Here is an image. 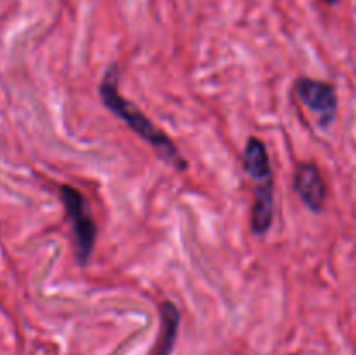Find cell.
Wrapping results in <instances>:
<instances>
[{
  "label": "cell",
  "mask_w": 356,
  "mask_h": 355,
  "mask_svg": "<svg viewBox=\"0 0 356 355\" xmlns=\"http://www.w3.org/2000/svg\"><path fill=\"white\" fill-rule=\"evenodd\" d=\"M118 68L117 65H111L110 68L104 73L103 80L99 84V97L103 101V104L106 106L108 111L115 115L117 118L124 120L127 124V127L132 132L139 136L145 143H148L153 150L156 152V155L162 160H165L167 164L174 167L176 171H186L188 162L181 152L177 150V146L174 145L172 139L162 131V129L156 127L134 103H131L129 100H125L120 93H118Z\"/></svg>",
  "instance_id": "1"
},
{
  "label": "cell",
  "mask_w": 356,
  "mask_h": 355,
  "mask_svg": "<svg viewBox=\"0 0 356 355\" xmlns=\"http://www.w3.org/2000/svg\"><path fill=\"white\" fill-rule=\"evenodd\" d=\"M243 171L254 188L250 209V230L254 235H264L275 219V178L266 145L252 136L243 150Z\"/></svg>",
  "instance_id": "2"
},
{
  "label": "cell",
  "mask_w": 356,
  "mask_h": 355,
  "mask_svg": "<svg viewBox=\"0 0 356 355\" xmlns=\"http://www.w3.org/2000/svg\"><path fill=\"white\" fill-rule=\"evenodd\" d=\"M59 198L65 207L66 218L72 225L73 244H75V258L79 265L86 267L92 254L97 239V225L90 216L83 195L72 184L59 187Z\"/></svg>",
  "instance_id": "3"
},
{
  "label": "cell",
  "mask_w": 356,
  "mask_h": 355,
  "mask_svg": "<svg viewBox=\"0 0 356 355\" xmlns=\"http://www.w3.org/2000/svg\"><path fill=\"white\" fill-rule=\"evenodd\" d=\"M299 101L318 117L322 127H329L337 115V94L332 84L301 77L294 86Z\"/></svg>",
  "instance_id": "4"
},
{
  "label": "cell",
  "mask_w": 356,
  "mask_h": 355,
  "mask_svg": "<svg viewBox=\"0 0 356 355\" xmlns=\"http://www.w3.org/2000/svg\"><path fill=\"white\" fill-rule=\"evenodd\" d=\"M294 190L302 204L313 212H320L327 200V184L323 181L318 166L313 162H302L296 167Z\"/></svg>",
  "instance_id": "5"
},
{
  "label": "cell",
  "mask_w": 356,
  "mask_h": 355,
  "mask_svg": "<svg viewBox=\"0 0 356 355\" xmlns=\"http://www.w3.org/2000/svg\"><path fill=\"white\" fill-rule=\"evenodd\" d=\"M181 326V312L172 301L160 303V333L153 355H170L176 345Z\"/></svg>",
  "instance_id": "6"
},
{
  "label": "cell",
  "mask_w": 356,
  "mask_h": 355,
  "mask_svg": "<svg viewBox=\"0 0 356 355\" xmlns=\"http://www.w3.org/2000/svg\"><path fill=\"white\" fill-rule=\"evenodd\" d=\"M323 2L329 3V6H334V3H337V2H339V0H323Z\"/></svg>",
  "instance_id": "7"
}]
</instances>
